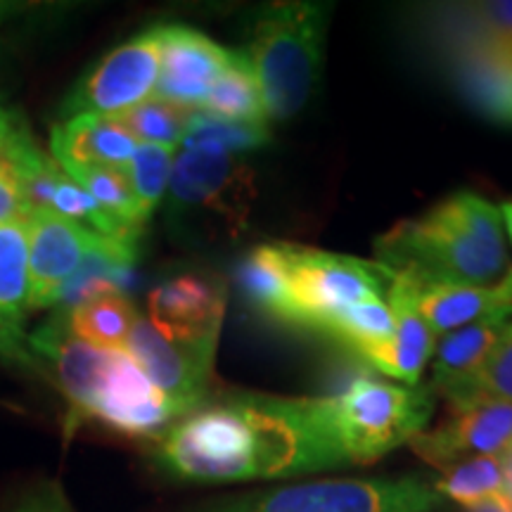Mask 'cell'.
Returning <instances> with one entry per match:
<instances>
[{"label":"cell","mask_w":512,"mask_h":512,"mask_svg":"<svg viewBox=\"0 0 512 512\" xmlns=\"http://www.w3.org/2000/svg\"><path fill=\"white\" fill-rule=\"evenodd\" d=\"M155 444V463L183 482L278 479L349 465L330 396L230 392L202 401Z\"/></svg>","instance_id":"6da1fadb"},{"label":"cell","mask_w":512,"mask_h":512,"mask_svg":"<svg viewBox=\"0 0 512 512\" xmlns=\"http://www.w3.org/2000/svg\"><path fill=\"white\" fill-rule=\"evenodd\" d=\"M377 264L411 275L420 287L501 283L512 268L501 209L475 192H456L418 219H406L375 242Z\"/></svg>","instance_id":"7a4b0ae2"},{"label":"cell","mask_w":512,"mask_h":512,"mask_svg":"<svg viewBox=\"0 0 512 512\" xmlns=\"http://www.w3.org/2000/svg\"><path fill=\"white\" fill-rule=\"evenodd\" d=\"M330 5L273 3L256 15L247 57L266 121H283L309 102L323 64Z\"/></svg>","instance_id":"3957f363"},{"label":"cell","mask_w":512,"mask_h":512,"mask_svg":"<svg viewBox=\"0 0 512 512\" xmlns=\"http://www.w3.org/2000/svg\"><path fill=\"white\" fill-rule=\"evenodd\" d=\"M169 195V221L183 238L238 240L256 200L254 169L242 157L183 147L171 171Z\"/></svg>","instance_id":"277c9868"},{"label":"cell","mask_w":512,"mask_h":512,"mask_svg":"<svg viewBox=\"0 0 512 512\" xmlns=\"http://www.w3.org/2000/svg\"><path fill=\"white\" fill-rule=\"evenodd\" d=\"M451 503L420 475L330 479L249 491L207 501L188 512H448Z\"/></svg>","instance_id":"5b68a950"},{"label":"cell","mask_w":512,"mask_h":512,"mask_svg":"<svg viewBox=\"0 0 512 512\" xmlns=\"http://www.w3.org/2000/svg\"><path fill=\"white\" fill-rule=\"evenodd\" d=\"M437 396L427 387H401L361 377L342 394L330 396L332 425L349 465H370L430 422Z\"/></svg>","instance_id":"8992f818"},{"label":"cell","mask_w":512,"mask_h":512,"mask_svg":"<svg viewBox=\"0 0 512 512\" xmlns=\"http://www.w3.org/2000/svg\"><path fill=\"white\" fill-rule=\"evenodd\" d=\"M285 245L290 268L294 328L323 332L332 318L349 306L387 297L394 273L377 261L332 254L323 249Z\"/></svg>","instance_id":"52a82bcc"},{"label":"cell","mask_w":512,"mask_h":512,"mask_svg":"<svg viewBox=\"0 0 512 512\" xmlns=\"http://www.w3.org/2000/svg\"><path fill=\"white\" fill-rule=\"evenodd\" d=\"M162 62V27L147 29L107 53L62 102V117H119L155 93Z\"/></svg>","instance_id":"ba28073f"},{"label":"cell","mask_w":512,"mask_h":512,"mask_svg":"<svg viewBox=\"0 0 512 512\" xmlns=\"http://www.w3.org/2000/svg\"><path fill=\"white\" fill-rule=\"evenodd\" d=\"M219 335H188L164 330L147 316H138L128 337L126 354L138 363L157 389L195 411L209 399Z\"/></svg>","instance_id":"9c48e42d"},{"label":"cell","mask_w":512,"mask_h":512,"mask_svg":"<svg viewBox=\"0 0 512 512\" xmlns=\"http://www.w3.org/2000/svg\"><path fill=\"white\" fill-rule=\"evenodd\" d=\"M188 413V408L157 389L126 351H112L110 368L86 422H98L128 439L157 441Z\"/></svg>","instance_id":"30bf717a"},{"label":"cell","mask_w":512,"mask_h":512,"mask_svg":"<svg viewBox=\"0 0 512 512\" xmlns=\"http://www.w3.org/2000/svg\"><path fill=\"white\" fill-rule=\"evenodd\" d=\"M29 228V311L60 304L64 287L81 271L88 256L124 245L98 235L81 223L64 219L53 209L31 211ZM136 247V245H131Z\"/></svg>","instance_id":"8fae6325"},{"label":"cell","mask_w":512,"mask_h":512,"mask_svg":"<svg viewBox=\"0 0 512 512\" xmlns=\"http://www.w3.org/2000/svg\"><path fill=\"white\" fill-rule=\"evenodd\" d=\"M418 456L437 470L477 456H508L512 451V403L477 399L448 406L434 430L408 441Z\"/></svg>","instance_id":"7c38bea8"},{"label":"cell","mask_w":512,"mask_h":512,"mask_svg":"<svg viewBox=\"0 0 512 512\" xmlns=\"http://www.w3.org/2000/svg\"><path fill=\"white\" fill-rule=\"evenodd\" d=\"M31 358H41L53 370L57 389L67 401V430L86 425L88 408L110 368L112 351L98 349L74 335L67 316L57 313L27 339Z\"/></svg>","instance_id":"4fadbf2b"},{"label":"cell","mask_w":512,"mask_h":512,"mask_svg":"<svg viewBox=\"0 0 512 512\" xmlns=\"http://www.w3.org/2000/svg\"><path fill=\"white\" fill-rule=\"evenodd\" d=\"M439 55L460 98L482 119L512 128V43L475 41Z\"/></svg>","instance_id":"5bb4252c"},{"label":"cell","mask_w":512,"mask_h":512,"mask_svg":"<svg viewBox=\"0 0 512 512\" xmlns=\"http://www.w3.org/2000/svg\"><path fill=\"white\" fill-rule=\"evenodd\" d=\"M230 60V50L190 27H162V62H159L157 98L202 110L204 98Z\"/></svg>","instance_id":"9a60e30c"},{"label":"cell","mask_w":512,"mask_h":512,"mask_svg":"<svg viewBox=\"0 0 512 512\" xmlns=\"http://www.w3.org/2000/svg\"><path fill=\"white\" fill-rule=\"evenodd\" d=\"M420 290L422 287L411 275L394 273L387 290V304L394 313V337L366 356L375 370L406 382L408 387L418 384L422 370L437 349V335L420 313Z\"/></svg>","instance_id":"2e32d148"},{"label":"cell","mask_w":512,"mask_h":512,"mask_svg":"<svg viewBox=\"0 0 512 512\" xmlns=\"http://www.w3.org/2000/svg\"><path fill=\"white\" fill-rule=\"evenodd\" d=\"M226 285L209 275H174L147 297V318L164 330L219 335L226 313Z\"/></svg>","instance_id":"e0dca14e"},{"label":"cell","mask_w":512,"mask_h":512,"mask_svg":"<svg viewBox=\"0 0 512 512\" xmlns=\"http://www.w3.org/2000/svg\"><path fill=\"white\" fill-rule=\"evenodd\" d=\"M29 311V228L27 221L0 223V356L27 363L24 318Z\"/></svg>","instance_id":"ac0fdd59"},{"label":"cell","mask_w":512,"mask_h":512,"mask_svg":"<svg viewBox=\"0 0 512 512\" xmlns=\"http://www.w3.org/2000/svg\"><path fill=\"white\" fill-rule=\"evenodd\" d=\"M138 143L110 117L79 114L50 133V150L57 166L67 174L86 166H114L126 169Z\"/></svg>","instance_id":"d6986e66"},{"label":"cell","mask_w":512,"mask_h":512,"mask_svg":"<svg viewBox=\"0 0 512 512\" xmlns=\"http://www.w3.org/2000/svg\"><path fill=\"white\" fill-rule=\"evenodd\" d=\"M512 320V309L491 313L482 320L441 335L439 347L434 349V366L430 389L437 399L446 396L458 384L470 380L479 366L489 358L498 339Z\"/></svg>","instance_id":"ffe728a7"},{"label":"cell","mask_w":512,"mask_h":512,"mask_svg":"<svg viewBox=\"0 0 512 512\" xmlns=\"http://www.w3.org/2000/svg\"><path fill=\"white\" fill-rule=\"evenodd\" d=\"M512 309V268L489 287L432 285L420 290V313L434 335H446L491 313Z\"/></svg>","instance_id":"44dd1931"},{"label":"cell","mask_w":512,"mask_h":512,"mask_svg":"<svg viewBox=\"0 0 512 512\" xmlns=\"http://www.w3.org/2000/svg\"><path fill=\"white\" fill-rule=\"evenodd\" d=\"M238 283L256 311L278 323L294 325L290 268H287L283 242L252 249L238 268Z\"/></svg>","instance_id":"7402d4cb"},{"label":"cell","mask_w":512,"mask_h":512,"mask_svg":"<svg viewBox=\"0 0 512 512\" xmlns=\"http://www.w3.org/2000/svg\"><path fill=\"white\" fill-rule=\"evenodd\" d=\"M41 157L27 124L15 112L0 110V223L27 221V174Z\"/></svg>","instance_id":"603a6c76"},{"label":"cell","mask_w":512,"mask_h":512,"mask_svg":"<svg viewBox=\"0 0 512 512\" xmlns=\"http://www.w3.org/2000/svg\"><path fill=\"white\" fill-rule=\"evenodd\" d=\"M74 335L105 351H126L140 313L126 294H100L64 311Z\"/></svg>","instance_id":"cb8c5ba5"},{"label":"cell","mask_w":512,"mask_h":512,"mask_svg":"<svg viewBox=\"0 0 512 512\" xmlns=\"http://www.w3.org/2000/svg\"><path fill=\"white\" fill-rule=\"evenodd\" d=\"M202 112L238 124H268L247 50L230 53L226 69L204 98Z\"/></svg>","instance_id":"d4e9b609"},{"label":"cell","mask_w":512,"mask_h":512,"mask_svg":"<svg viewBox=\"0 0 512 512\" xmlns=\"http://www.w3.org/2000/svg\"><path fill=\"white\" fill-rule=\"evenodd\" d=\"M434 489L448 503H458L463 508L482 503L496 494H505V456L460 460V463L441 470Z\"/></svg>","instance_id":"484cf974"},{"label":"cell","mask_w":512,"mask_h":512,"mask_svg":"<svg viewBox=\"0 0 512 512\" xmlns=\"http://www.w3.org/2000/svg\"><path fill=\"white\" fill-rule=\"evenodd\" d=\"M323 335L339 339L344 347L366 358L375 349L392 342L394 337V313L384 299H368V302L349 306L325 325Z\"/></svg>","instance_id":"4316f807"},{"label":"cell","mask_w":512,"mask_h":512,"mask_svg":"<svg viewBox=\"0 0 512 512\" xmlns=\"http://www.w3.org/2000/svg\"><path fill=\"white\" fill-rule=\"evenodd\" d=\"M271 138L266 124H238V121L219 119L202 110L192 112L183 147L188 150L221 152V155L240 157L256 147H264Z\"/></svg>","instance_id":"83f0119b"},{"label":"cell","mask_w":512,"mask_h":512,"mask_svg":"<svg viewBox=\"0 0 512 512\" xmlns=\"http://www.w3.org/2000/svg\"><path fill=\"white\" fill-rule=\"evenodd\" d=\"M110 119L117 121L138 145L178 147L183 145L185 133H188L192 110H183V107L171 105L166 100L152 98Z\"/></svg>","instance_id":"f1b7e54d"},{"label":"cell","mask_w":512,"mask_h":512,"mask_svg":"<svg viewBox=\"0 0 512 512\" xmlns=\"http://www.w3.org/2000/svg\"><path fill=\"white\" fill-rule=\"evenodd\" d=\"M67 176L81 185L102 209L110 211L114 219L124 226L143 233L147 219L138 207L136 195H133L131 183H128L126 169H114V166H86V169L67 171Z\"/></svg>","instance_id":"f546056e"},{"label":"cell","mask_w":512,"mask_h":512,"mask_svg":"<svg viewBox=\"0 0 512 512\" xmlns=\"http://www.w3.org/2000/svg\"><path fill=\"white\" fill-rule=\"evenodd\" d=\"M441 399H446L448 406H463L477 399L512 403V320L477 373Z\"/></svg>","instance_id":"4dcf8cb0"},{"label":"cell","mask_w":512,"mask_h":512,"mask_svg":"<svg viewBox=\"0 0 512 512\" xmlns=\"http://www.w3.org/2000/svg\"><path fill=\"white\" fill-rule=\"evenodd\" d=\"M176 162V147L138 145L131 162L126 164V176L136 195L138 207L150 221L155 209L162 204L171 183V171Z\"/></svg>","instance_id":"1f68e13d"},{"label":"cell","mask_w":512,"mask_h":512,"mask_svg":"<svg viewBox=\"0 0 512 512\" xmlns=\"http://www.w3.org/2000/svg\"><path fill=\"white\" fill-rule=\"evenodd\" d=\"M8 512H74V510L60 486L46 484L41 486V489L31 491L27 498H22V501Z\"/></svg>","instance_id":"d6a6232c"},{"label":"cell","mask_w":512,"mask_h":512,"mask_svg":"<svg viewBox=\"0 0 512 512\" xmlns=\"http://www.w3.org/2000/svg\"><path fill=\"white\" fill-rule=\"evenodd\" d=\"M465 512H512V501L505 494H496L482 503L470 505Z\"/></svg>","instance_id":"836d02e7"},{"label":"cell","mask_w":512,"mask_h":512,"mask_svg":"<svg viewBox=\"0 0 512 512\" xmlns=\"http://www.w3.org/2000/svg\"><path fill=\"white\" fill-rule=\"evenodd\" d=\"M505 496L512 501V451L505 456Z\"/></svg>","instance_id":"e575fe53"},{"label":"cell","mask_w":512,"mask_h":512,"mask_svg":"<svg viewBox=\"0 0 512 512\" xmlns=\"http://www.w3.org/2000/svg\"><path fill=\"white\" fill-rule=\"evenodd\" d=\"M498 209H501L503 226H505V230H508V235H510V240H512V202H505Z\"/></svg>","instance_id":"d590c367"}]
</instances>
